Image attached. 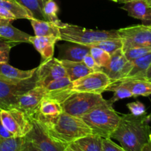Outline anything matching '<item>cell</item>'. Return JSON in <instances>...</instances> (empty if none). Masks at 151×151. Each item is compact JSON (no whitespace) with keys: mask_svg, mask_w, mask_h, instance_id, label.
<instances>
[{"mask_svg":"<svg viewBox=\"0 0 151 151\" xmlns=\"http://www.w3.org/2000/svg\"><path fill=\"white\" fill-rule=\"evenodd\" d=\"M60 38L55 36H30L29 43L34 46L35 50L41 56V60L44 61L53 58L55 46ZM41 61V62H42Z\"/></svg>","mask_w":151,"mask_h":151,"instance_id":"cell-18","label":"cell"},{"mask_svg":"<svg viewBox=\"0 0 151 151\" xmlns=\"http://www.w3.org/2000/svg\"><path fill=\"white\" fill-rule=\"evenodd\" d=\"M133 63L125 57L122 49L111 54V59L107 66L102 71L107 75L112 83L119 82L125 78L132 69Z\"/></svg>","mask_w":151,"mask_h":151,"instance_id":"cell-12","label":"cell"},{"mask_svg":"<svg viewBox=\"0 0 151 151\" xmlns=\"http://www.w3.org/2000/svg\"><path fill=\"white\" fill-rule=\"evenodd\" d=\"M122 50L137 47H151V25H133L118 29Z\"/></svg>","mask_w":151,"mask_h":151,"instance_id":"cell-9","label":"cell"},{"mask_svg":"<svg viewBox=\"0 0 151 151\" xmlns=\"http://www.w3.org/2000/svg\"><path fill=\"white\" fill-rule=\"evenodd\" d=\"M36 74L17 83L0 81V109H10L16 108L20 96L35 86Z\"/></svg>","mask_w":151,"mask_h":151,"instance_id":"cell-7","label":"cell"},{"mask_svg":"<svg viewBox=\"0 0 151 151\" xmlns=\"http://www.w3.org/2000/svg\"><path fill=\"white\" fill-rule=\"evenodd\" d=\"M10 1H14V0H10Z\"/></svg>","mask_w":151,"mask_h":151,"instance_id":"cell-50","label":"cell"},{"mask_svg":"<svg viewBox=\"0 0 151 151\" xmlns=\"http://www.w3.org/2000/svg\"><path fill=\"white\" fill-rule=\"evenodd\" d=\"M0 17L4 18V19H9V20L12 21V22L16 19V18L15 17V16L13 13H10V11H8V10H6V9H4L2 7H0Z\"/></svg>","mask_w":151,"mask_h":151,"instance_id":"cell-38","label":"cell"},{"mask_svg":"<svg viewBox=\"0 0 151 151\" xmlns=\"http://www.w3.org/2000/svg\"><path fill=\"white\" fill-rule=\"evenodd\" d=\"M58 10L59 7L55 0H44L43 4V13L47 21L52 22L58 27H60L63 22L58 19Z\"/></svg>","mask_w":151,"mask_h":151,"instance_id":"cell-29","label":"cell"},{"mask_svg":"<svg viewBox=\"0 0 151 151\" xmlns=\"http://www.w3.org/2000/svg\"><path fill=\"white\" fill-rule=\"evenodd\" d=\"M60 41L89 46L109 38H120L118 30H93L77 25L63 23L59 27Z\"/></svg>","mask_w":151,"mask_h":151,"instance_id":"cell-4","label":"cell"},{"mask_svg":"<svg viewBox=\"0 0 151 151\" xmlns=\"http://www.w3.org/2000/svg\"><path fill=\"white\" fill-rule=\"evenodd\" d=\"M24 139L22 137L0 138V151H21Z\"/></svg>","mask_w":151,"mask_h":151,"instance_id":"cell-31","label":"cell"},{"mask_svg":"<svg viewBox=\"0 0 151 151\" xmlns=\"http://www.w3.org/2000/svg\"><path fill=\"white\" fill-rule=\"evenodd\" d=\"M82 62L86 65V66L88 69H90L92 72L102 71V68L96 63V61L94 60V59L93 58V57L91 55L90 53L87 54L84 57Z\"/></svg>","mask_w":151,"mask_h":151,"instance_id":"cell-36","label":"cell"},{"mask_svg":"<svg viewBox=\"0 0 151 151\" xmlns=\"http://www.w3.org/2000/svg\"><path fill=\"white\" fill-rule=\"evenodd\" d=\"M10 137H13L8 131L6 130L3 125L2 122H1V119H0V138L1 139H6V138H10Z\"/></svg>","mask_w":151,"mask_h":151,"instance_id":"cell-40","label":"cell"},{"mask_svg":"<svg viewBox=\"0 0 151 151\" xmlns=\"http://www.w3.org/2000/svg\"><path fill=\"white\" fill-rule=\"evenodd\" d=\"M0 119L6 130L13 137L24 138L32 129V119L16 108L0 109Z\"/></svg>","mask_w":151,"mask_h":151,"instance_id":"cell-6","label":"cell"},{"mask_svg":"<svg viewBox=\"0 0 151 151\" xmlns=\"http://www.w3.org/2000/svg\"><path fill=\"white\" fill-rule=\"evenodd\" d=\"M0 7H4V9L10 11L13 13L16 18V19H32V16L29 11L27 9L21 6L17 2L10 0H0Z\"/></svg>","mask_w":151,"mask_h":151,"instance_id":"cell-28","label":"cell"},{"mask_svg":"<svg viewBox=\"0 0 151 151\" xmlns=\"http://www.w3.org/2000/svg\"><path fill=\"white\" fill-rule=\"evenodd\" d=\"M112 1H114V2H120L121 0H111Z\"/></svg>","mask_w":151,"mask_h":151,"instance_id":"cell-48","label":"cell"},{"mask_svg":"<svg viewBox=\"0 0 151 151\" xmlns=\"http://www.w3.org/2000/svg\"><path fill=\"white\" fill-rule=\"evenodd\" d=\"M127 108L129 109L131 114L135 115V116H141L145 114H147L145 106L140 101H135L128 103Z\"/></svg>","mask_w":151,"mask_h":151,"instance_id":"cell-34","label":"cell"},{"mask_svg":"<svg viewBox=\"0 0 151 151\" xmlns=\"http://www.w3.org/2000/svg\"><path fill=\"white\" fill-rule=\"evenodd\" d=\"M148 119H149V122L151 123V113L150 114H148Z\"/></svg>","mask_w":151,"mask_h":151,"instance_id":"cell-47","label":"cell"},{"mask_svg":"<svg viewBox=\"0 0 151 151\" xmlns=\"http://www.w3.org/2000/svg\"><path fill=\"white\" fill-rule=\"evenodd\" d=\"M44 98L55 100L60 104L63 103L72 93V81L67 76L55 80L45 87Z\"/></svg>","mask_w":151,"mask_h":151,"instance_id":"cell-15","label":"cell"},{"mask_svg":"<svg viewBox=\"0 0 151 151\" xmlns=\"http://www.w3.org/2000/svg\"><path fill=\"white\" fill-rule=\"evenodd\" d=\"M121 8L125 10L128 15L134 19L142 21L143 25H151V7L146 0H135L123 3Z\"/></svg>","mask_w":151,"mask_h":151,"instance_id":"cell-16","label":"cell"},{"mask_svg":"<svg viewBox=\"0 0 151 151\" xmlns=\"http://www.w3.org/2000/svg\"><path fill=\"white\" fill-rule=\"evenodd\" d=\"M89 53L92 56L96 63L102 68L108 66L111 59V55L107 52L97 47H90Z\"/></svg>","mask_w":151,"mask_h":151,"instance_id":"cell-32","label":"cell"},{"mask_svg":"<svg viewBox=\"0 0 151 151\" xmlns=\"http://www.w3.org/2000/svg\"><path fill=\"white\" fill-rule=\"evenodd\" d=\"M32 127L24 138L30 142L40 151H66L68 145L52 137L40 122L32 119Z\"/></svg>","mask_w":151,"mask_h":151,"instance_id":"cell-8","label":"cell"},{"mask_svg":"<svg viewBox=\"0 0 151 151\" xmlns=\"http://www.w3.org/2000/svg\"><path fill=\"white\" fill-rule=\"evenodd\" d=\"M35 36H55L60 38L59 27L49 21L32 18L29 19Z\"/></svg>","mask_w":151,"mask_h":151,"instance_id":"cell-23","label":"cell"},{"mask_svg":"<svg viewBox=\"0 0 151 151\" xmlns=\"http://www.w3.org/2000/svg\"><path fill=\"white\" fill-rule=\"evenodd\" d=\"M63 112V108L60 103L50 99L43 98L38 111L32 119H35L47 128H49Z\"/></svg>","mask_w":151,"mask_h":151,"instance_id":"cell-14","label":"cell"},{"mask_svg":"<svg viewBox=\"0 0 151 151\" xmlns=\"http://www.w3.org/2000/svg\"><path fill=\"white\" fill-rule=\"evenodd\" d=\"M89 47H97L104 51L107 52L109 54H112L116 50L122 49V41L120 38H109V39L103 40L94 43L88 46Z\"/></svg>","mask_w":151,"mask_h":151,"instance_id":"cell-30","label":"cell"},{"mask_svg":"<svg viewBox=\"0 0 151 151\" xmlns=\"http://www.w3.org/2000/svg\"><path fill=\"white\" fill-rule=\"evenodd\" d=\"M37 81L36 86L46 87L55 80L66 76V71L58 58H52L44 60L37 67L35 72Z\"/></svg>","mask_w":151,"mask_h":151,"instance_id":"cell-11","label":"cell"},{"mask_svg":"<svg viewBox=\"0 0 151 151\" xmlns=\"http://www.w3.org/2000/svg\"><path fill=\"white\" fill-rule=\"evenodd\" d=\"M148 114L135 116L131 114L121 115L117 128L110 139L119 142L126 151H141L143 146L151 141V128Z\"/></svg>","mask_w":151,"mask_h":151,"instance_id":"cell-1","label":"cell"},{"mask_svg":"<svg viewBox=\"0 0 151 151\" xmlns=\"http://www.w3.org/2000/svg\"><path fill=\"white\" fill-rule=\"evenodd\" d=\"M66 151H79V150H78L77 149H75V148H74V147H72V146L69 145H68V147H66Z\"/></svg>","mask_w":151,"mask_h":151,"instance_id":"cell-43","label":"cell"},{"mask_svg":"<svg viewBox=\"0 0 151 151\" xmlns=\"http://www.w3.org/2000/svg\"><path fill=\"white\" fill-rule=\"evenodd\" d=\"M0 42H7V41H4V40H2L1 38H0Z\"/></svg>","mask_w":151,"mask_h":151,"instance_id":"cell-49","label":"cell"},{"mask_svg":"<svg viewBox=\"0 0 151 151\" xmlns=\"http://www.w3.org/2000/svg\"><path fill=\"white\" fill-rule=\"evenodd\" d=\"M132 63V69H131L128 75L122 81L144 80L147 70L151 66V52L139 58L133 60Z\"/></svg>","mask_w":151,"mask_h":151,"instance_id":"cell-21","label":"cell"},{"mask_svg":"<svg viewBox=\"0 0 151 151\" xmlns=\"http://www.w3.org/2000/svg\"><path fill=\"white\" fill-rule=\"evenodd\" d=\"M106 91H111L114 92L113 97L109 100V103L111 105H113V103H116L118 100H124V99L130 98V97H134L131 90L121 82L112 83L106 88Z\"/></svg>","mask_w":151,"mask_h":151,"instance_id":"cell-27","label":"cell"},{"mask_svg":"<svg viewBox=\"0 0 151 151\" xmlns=\"http://www.w3.org/2000/svg\"><path fill=\"white\" fill-rule=\"evenodd\" d=\"M11 22L12 21L9 20V19H4V18L0 17V22Z\"/></svg>","mask_w":151,"mask_h":151,"instance_id":"cell-44","label":"cell"},{"mask_svg":"<svg viewBox=\"0 0 151 151\" xmlns=\"http://www.w3.org/2000/svg\"><path fill=\"white\" fill-rule=\"evenodd\" d=\"M103 151H126L121 146L114 142L111 139H103Z\"/></svg>","mask_w":151,"mask_h":151,"instance_id":"cell-37","label":"cell"},{"mask_svg":"<svg viewBox=\"0 0 151 151\" xmlns=\"http://www.w3.org/2000/svg\"><path fill=\"white\" fill-rule=\"evenodd\" d=\"M15 44L10 42H0V63H7L10 58L11 48Z\"/></svg>","mask_w":151,"mask_h":151,"instance_id":"cell-35","label":"cell"},{"mask_svg":"<svg viewBox=\"0 0 151 151\" xmlns=\"http://www.w3.org/2000/svg\"><path fill=\"white\" fill-rule=\"evenodd\" d=\"M141 151H151V141L145 145Z\"/></svg>","mask_w":151,"mask_h":151,"instance_id":"cell-41","label":"cell"},{"mask_svg":"<svg viewBox=\"0 0 151 151\" xmlns=\"http://www.w3.org/2000/svg\"><path fill=\"white\" fill-rule=\"evenodd\" d=\"M60 60L66 71V76L72 82L92 72L83 62L71 61L67 60Z\"/></svg>","mask_w":151,"mask_h":151,"instance_id":"cell-24","label":"cell"},{"mask_svg":"<svg viewBox=\"0 0 151 151\" xmlns=\"http://www.w3.org/2000/svg\"><path fill=\"white\" fill-rule=\"evenodd\" d=\"M135 1V0H121L120 2L125 3V2H128V1Z\"/></svg>","mask_w":151,"mask_h":151,"instance_id":"cell-45","label":"cell"},{"mask_svg":"<svg viewBox=\"0 0 151 151\" xmlns=\"http://www.w3.org/2000/svg\"><path fill=\"white\" fill-rule=\"evenodd\" d=\"M81 119L91 128L93 134L107 139L110 138L112 133L117 128L121 115L113 109L108 100L107 103L95 108Z\"/></svg>","mask_w":151,"mask_h":151,"instance_id":"cell-3","label":"cell"},{"mask_svg":"<svg viewBox=\"0 0 151 151\" xmlns=\"http://www.w3.org/2000/svg\"><path fill=\"white\" fill-rule=\"evenodd\" d=\"M147 2V4H148V5L150 6V7H151V0H146Z\"/></svg>","mask_w":151,"mask_h":151,"instance_id":"cell-46","label":"cell"},{"mask_svg":"<svg viewBox=\"0 0 151 151\" xmlns=\"http://www.w3.org/2000/svg\"><path fill=\"white\" fill-rule=\"evenodd\" d=\"M103 138L95 134H90L75 140L69 145L79 151H103Z\"/></svg>","mask_w":151,"mask_h":151,"instance_id":"cell-22","label":"cell"},{"mask_svg":"<svg viewBox=\"0 0 151 151\" xmlns=\"http://www.w3.org/2000/svg\"><path fill=\"white\" fill-rule=\"evenodd\" d=\"M119 82L122 83L131 90L134 97L151 95V81L148 80H126Z\"/></svg>","mask_w":151,"mask_h":151,"instance_id":"cell-25","label":"cell"},{"mask_svg":"<svg viewBox=\"0 0 151 151\" xmlns=\"http://www.w3.org/2000/svg\"><path fill=\"white\" fill-rule=\"evenodd\" d=\"M46 129L52 137L68 145L81 137L92 134L91 128L81 117L65 112Z\"/></svg>","mask_w":151,"mask_h":151,"instance_id":"cell-2","label":"cell"},{"mask_svg":"<svg viewBox=\"0 0 151 151\" xmlns=\"http://www.w3.org/2000/svg\"><path fill=\"white\" fill-rule=\"evenodd\" d=\"M37 68L22 70L10 66L7 63H0V81L17 83L29 79L35 75Z\"/></svg>","mask_w":151,"mask_h":151,"instance_id":"cell-17","label":"cell"},{"mask_svg":"<svg viewBox=\"0 0 151 151\" xmlns=\"http://www.w3.org/2000/svg\"><path fill=\"white\" fill-rule=\"evenodd\" d=\"M151 79V66H150V68L147 70V73H146L145 76L144 80H150Z\"/></svg>","mask_w":151,"mask_h":151,"instance_id":"cell-42","label":"cell"},{"mask_svg":"<svg viewBox=\"0 0 151 151\" xmlns=\"http://www.w3.org/2000/svg\"><path fill=\"white\" fill-rule=\"evenodd\" d=\"M16 2L29 11L34 19L47 21L43 13L44 0H14Z\"/></svg>","mask_w":151,"mask_h":151,"instance_id":"cell-26","label":"cell"},{"mask_svg":"<svg viewBox=\"0 0 151 151\" xmlns=\"http://www.w3.org/2000/svg\"><path fill=\"white\" fill-rule=\"evenodd\" d=\"M21 151H40L38 148L35 147L30 142L27 141L24 139V142L22 145V148Z\"/></svg>","mask_w":151,"mask_h":151,"instance_id":"cell-39","label":"cell"},{"mask_svg":"<svg viewBox=\"0 0 151 151\" xmlns=\"http://www.w3.org/2000/svg\"><path fill=\"white\" fill-rule=\"evenodd\" d=\"M59 60L82 62L84 57L90 52V47L82 44L69 42L59 46Z\"/></svg>","mask_w":151,"mask_h":151,"instance_id":"cell-19","label":"cell"},{"mask_svg":"<svg viewBox=\"0 0 151 151\" xmlns=\"http://www.w3.org/2000/svg\"><path fill=\"white\" fill-rule=\"evenodd\" d=\"M31 35L17 29L11 22H0V38L7 42L17 44L19 43H29Z\"/></svg>","mask_w":151,"mask_h":151,"instance_id":"cell-20","label":"cell"},{"mask_svg":"<svg viewBox=\"0 0 151 151\" xmlns=\"http://www.w3.org/2000/svg\"><path fill=\"white\" fill-rule=\"evenodd\" d=\"M148 81H151V79H150V80H148Z\"/></svg>","mask_w":151,"mask_h":151,"instance_id":"cell-51","label":"cell"},{"mask_svg":"<svg viewBox=\"0 0 151 151\" xmlns=\"http://www.w3.org/2000/svg\"><path fill=\"white\" fill-rule=\"evenodd\" d=\"M102 94L74 91L61 104L63 112L77 117H82L93 109L105 104Z\"/></svg>","mask_w":151,"mask_h":151,"instance_id":"cell-5","label":"cell"},{"mask_svg":"<svg viewBox=\"0 0 151 151\" xmlns=\"http://www.w3.org/2000/svg\"><path fill=\"white\" fill-rule=\"evenodd\" d=\"M45 93V87L35 86L20 96L16 109L24 112L32 119L38 111L40 103L44 97Z\"/></svg>","mask_w":151,"mask_h":151,"instance_id":"cell-13","label":"cell"},{"mask_svg":"<svg viewBox=\"0 0 151 151\" xmlns=\"http://www.w3.org/2000/svg\"><path fill=\"white\" fill-rule=\"evenodd\" d=\"M111 84L103 71L94 72L72 82V91L102 94Z\"/></svg>","mask_w":151,"mask_h":151,"instance_id":"cell-10","label":"cell"},{"mask_svg":"<svg viewBox=\"0 0 151 151\" xmlns=\"http://www.w3.org/2000/svg\"><path fill=\"white\" fill-rule=\"evenodd\" d=\"M125 57L130 61L136 60L142 57L145 55L151 52V47H137L123 50Z\"/></svg>","mask_w":151,"mask_h":151,"instance_id":"cell-33","label":"cell"}]
</instances>
